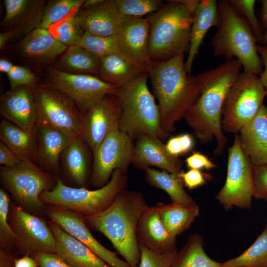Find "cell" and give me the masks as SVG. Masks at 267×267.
Masks as SVG:
<instances>
[{
  "label": "cell",
  "mask_w": 267,
  "mask_h": 267,
  "mask_svg": "<svg viewBox=\"0 0 267 267\" xmlns=\"http://www.w3.org/2000/svg\"><path fill=\"white\" fill-rule=\"evenodd\" d=\"M242 67L236 58L197 75L201 92L184 117L196 137L202 144L216 140L215 155H222L227 138L222 127V111L227 92L240 74Z\"/></svg>",
  "instance_id": "obj_1"
},
{
  "label": "cell",
  "mask_w": 267,
  "mask_h": 267,
  "mask_svg": "<svg viewBox=\"0 0 267 267\" xmlns=\"http://www.w3.org/2000/svg\"><path fill=\"white\" fill-rule=\"evenodd\" d=\"M184 57V54H179L163 62H151L148 72L158 101L162 128L169 134L175 131L176 124L184 118L201 92L197 76L185 70Z\"/></svg>",
  "instance_id": "obj_2"
},
{
  "label": "cell",
  "mask_w": 267,
  "mask_h": 267,
  "mask_svg": "<svg viewBox=\"0 0 267 267\" xmlns=\"http://www.w3.org/2000/svg\"><path fill=\"white\" fill-rule=\"evenodd\" d=\"M147 207L140 192L125 189L105 210L84 218L89 229L106 236L131 267H138L140 255L136 231Z\"/></svg>",
  "instance_id": "obj_3"
},
{
  "label": "cell",
  "mask_w": 267,
  "mask_h": 267,
  "mask_svg": "<svg viewBox=\"0 0 267 267\" xmlns=\"http://www.w3.org/2000/svg\"><path fill=\"white\" fill-rule=\"evenodd\" d=\"M147 72L119 88L115 95L121 108L119 130L133 140L149 136L164 139L159 107L147 85Z\"/></svg>",
  "instance_id": "obj_4"
},
{
  "label": "cell",
  "mask_w": 267,
  "mask_h": 267,
  "mask_svg": "<svg viewBox=\"0 0 267 267\" xmlns=\"http://www.w3.org/2000/svg\"><path fill=\"white\" fill-rule=\"evenodd\" d=\"M218 4L220 23L211 41L214 54L226 61L236 57L241 63L243 72L259 76L263 63L251 28L228 0H221Z\"/></svg>",
  "instance_id": "obj_5"
},
{
  "label": "cell",
  "mask_w": 267,
  "mask_h": 267,
  "mask_svg": "<svg viewBox=\"0 0 267 267\" xmlns=\"http://www.w3.org/2000/svg\"><path fill=\"white\" fill-rule=\"evenodd\" d=\"M147 19L151 62H161L177 54H188L193 16L182 4L176 0H167Z\"/></svg>",
  "instance_id": "obj_6"
},
{
  "label": "cell",
  "mask_w": 267,
  "mask_h": 267,
  "mask_svg": "<svg viewBox=\"0 0 267 267\" xmlns=\"http://www.w3.org/2000/svg\"><path fill=\"white\" fill-rule=\"evenodd\" d=\"M127 171L115 170L107 183L95 190L68 186L60 178H56L54 186L42 193L40 200L45 205L63 208L84 216L94 215L105 210L125 189Z\"/></svg>",
  "instance_id": "obj_7"
},
{
  "label": "cell",
  "mask_w": 267,
  "mask_h": 267,
  "mask_svg": "<svg viewBox=\"0 0 267 267\" xmlns=\"http://www.w3.org/2000/svg\"><path fill=\"white\" fill-rule=\"evenodd\" d=\"M0 179L17 205L41 217L45 214L46 205L40 197L56 184V179L50 174L32 160H24L13 167L1 166Z\"/></svg>",
  "instance_id": "obj_8"
},
{
  "label": "cell",
  "mask_w": 267,
  "mask_h": 267,
  "mask_svg": "<svg viewBox=\"0 0 267 267\" xmlns=\"http://www.w3.org/2000/svg\"><path fill=\"white\" fill-rule=\"evenodd\" d=\"M267 91L259 76L240 73L225 96L222 111L223 132L237 134L257 114Z\"/></svg>",
  "instance_id": "obj_9"
},
{
  "label": "cell",
  "mask_w": 267,
  "mask_h": 267,
  "mask_svg": "<svg viewBox=\"0 0 267 267\" xmlns=\"http://www.w3.org/2000/svg\"><path fill=\"white\" fill-rule=\"evenodd\" d=\"M38 108V122L57 129L71 139H84L83 113L63 92L46 84L33 87Z\"/></svg>",
  "instance_id": "obj_10"
},
{
  "label": "cell",
  "mask_w": 267,
  "mask_h": 267,
  "mask_svg": "<svg viewBox=\"0 0 267 267\" xmlns=\"http://www.w3.org/2000/svg\"><path fill=\"white\" fill-rule=\"evenodd\" d=\"M254 166L243 150L238 134L228 151L225 183L216 196L226 210L233 207L249 209L254 194Z\"/></svg>",
  "instance_id": "obj_11"
},
{
  "label": "cell",
  "mask_w": 267,
  "mask_h": 267,
  "mask_svg": "<svg viewBox=\"0 0 267 267\" xmlns=\"http://www.w3.org/2000/svg\"><path fill=\"white\" fill-rule=\"evenodd\" d=\"M45 84L66 94L83 113L104 96L115 95L119 88L96 76L69 73L54 67L47 68Z\"/></svg>",
  "instance_id": "obj_12"
},
{
  "label": "cell",
  "mask_w": 267,
  "mask_h": 267,
  "mask_svg": "<svg viewBox=\"0 0 267 267\" xmlns=\"http://www.w3.org/2000/svg\"><path fill=\"white\" fill-rule=\"evenodd\" d=\"M8 220L16 237L18 253L32 256L39 252H56L53 234L48 222L43 218L26 211L11 202Z\"/></svg>",
  "instance_id": "obj_13"
},
{
  "label": "cell",
  "mask_w": 267,
  "mask_h": 267,
  "mask_svg": "<svg viewBox=\"0 0 267 267\" xmlns=\"http://www.w3.org/2000/svg\"><path fill=\"white\" fill-rule=\"evenodd\" d=\"M134 146L133 140L120 130L109 133L92 153L91 184L100 188L107 183L115 170H127L132 162Z\"/></svg>",
  "instance_id": "obj_14"
},
{
  "label": "cell",
  "mask_w": 267,
  "mask_h": 267,
  "mask_svg": "<svg viewBox=\"0 0 267 267\" xmlns=\"http://www.w3.org/2000/svg\"><path fill=\"white\" fill-rule=\"evenodd\" d=\"M45 215L49 220L79 240L111 267H131L95 239L87 226L84 216L63 208L46 205Z\"/></svg>",
  "instance_id": "obj_15"
},
{
  "label": "cell",
  "mask_w": 267,
  "mask_h": 267,
  "mask_svg": "<svg viewBox=\"0 0 267 267\" xmlns=\"http://www.w3.org/2000/svg\"><path fill=\"white\" fill-rule=\"evenodd\" d=\"M83 114L84 139L93 153L109 133L119 130L121 106L115 95H108Z\"/></svg>",
  "instance_id": "obj_16"
},
{
  "label": "cell",
  "mask_w": 267,
  "mask_h": 267,
  "mask_svg": "<svg viewBox=\"0 0 267 267\" xmlns=\"http://www.w3.org/2000/svg\"><path fill=\"white\" fill-rule=\"evenodd\" d=\"M67 48L59 42L48 29L39 27L16 43L14 49L22 62L40 67L53 62Z\"/></svg>",
  "instance_id": "obj_17"
},
{
  "label": "cell",
  "mask_w": 267,
  "mask_h": 267,
  "mask_svg": "<svg viewBox=\"0 0 267 267\" xmlns=\"http://www.w3.org/2000/svg\"><path fill=\"white\" fill-rule=\"evenodd\" d=\"M0 114L2 119L34 133L38 115L33 88L20 86L1 95Z\"/></svg>",
  "instance_id": "obj_18"
},
{
  "label": "cell",
  "mask_w": 267,
  "mask_h": 267,
  "mask_svg": "<svg viewBox=\"0 0 267 267\" xmlns=\"http://www.w3.org/2000/svg\"><path fill=\"white\" fill-rule=\"evenodd\" d=\"M46 2L44 0H4L1 32L10 33L12 39H23L40 27Z\"/></svg>",
  "instance_id": "obj_19"
},
{
  "label": "cell",
  "mask_w": 267,
  "mask_h": 267,
  "mask_svg": "<svg viewBox=\"0 0 267 267\" xmlns=\"http://www.w3.org/2000/svg\"><path fill=\"white\" fill-rule=\"evenodd\" d=\"M150 26L147 18L125 16L116 34L119 47L127 57L149 68Z\"/></svg>",
  "instance_id": "obj_20"
},
{
  "label": "cell",
  "mask_w": 267,
  "mask_h": 267,
  "mask_svg": "<svg viewBox=\"0 0 267 267\" xmlns=\"http://www.w3.org/2000/svg\"><path fill=\"white\" fill-rule=\"evenodd\" d=\"M34 133L36 145L33 161L44 170L59 173L61 153L73 139L60 131L39 122Z\"/></svg>",
  "instance_id": "obj_21"
},
{
  "label": "cell",
  "mask_w": 267,
  "mask_h": 267,
  "mask_svg": "<svg viewBox=\"0 0 267 267\" xmlns=\"http://www.w3.org/2000/svg\"><path fill=\"white\" fill-rule=\"evenodd\" d=\"M132 164L140 170L156 167L176 175L182 171L181 160L168 152L161 139L149 136L136 139Z\"/></svg>",
  "instance_id": "obj_22"
},
{
  "label": "cell",
  "mask_w": 267,
  "mask_h": 267,
  "mask_svg": "<svg viewBox=\"0 0 267 267\" xmlns=\"http://www.w3.org/2000/svg\"><path fill=\"white\" fill-rule=\"evenodd\" d=\"M53 234L56 252L72 267H111L85 244L65 231L53 221H48Z\"/></svg>",
  "instance_id": "obj_23"
},
{
  "label": "cell",
  "mask_w": 267,
  "mask_h": 267,
  "mask_svg": "<svg viewBox=\"0 0 267 267\" xmlns=\"http://www.w3.org/2000/svg\"><path fill=\"white\" fill-rule=\"evenodd\" d=\"M238 134L242 148L253 166L267 165V107L263 104Z\"/></svg>",
  "instance_id": "obj_24"
},
{
  "label": "cell",
  "mask_w": 267,
  "mask_h": 267,
  "mask_svg": "<svg viewBox=\"0 0 267 267\" xmlns=\"http://www.w3.org/2000/svg\"><path fill=\"white\" fill-rule=\"evenodd\" d=\"M136 235L138 244L157 253L177 247L176 237L163 224L156 205L147 206L144 210L138 223Z\"/></svg>",
  "instance_id": "obj_25"
},
{
  "label": "cell",
  "mask_w": 267,
  "mask_h": 267,
  "mask_svg": "<svg viewBox=\"0 0 267 267\" xmlns=\"http://www.w3.org/2000/svg\"><path fill=\"white\" fill-rule=\"evenodd\" d=\"M85 32L100 36L115 35L124 16L119 10L115 0H105L97 7L77 13Z\"/></svg>",
  "instance_id": "obj_26"
},
{
  "label": "cell",
  "mask_w": 267,
  "mask_h": 267,
  "mask_svg": "<svg viewBox=\"0 0 267 267\" xmlns=\"http://www.w3.org/2000/svg\"><path fill=\"white\" fill-rule=\"evenodd\" d=\"M220 15L216 0H202L193 17L190 33V47L185 62V68L190 75L194 58L208 30L212 27L218 28Z\"/></svg>",
  "instance_id": "obj_27"
},
{
  "label": "cell",
  "mask_w": 267,
  "mask_h": 267,
  "mask_svg": "<svg viewBox=\"0 0 267 267\" xmlns=\"http://www.w3.org/2000/svg\"><path fill=\"white\" fill-rule=\"evenodd\" d=\"M149 67L122 54H112L100 58L97 77L102 81L121 88L144 73Z\"/></svg>",
  "instance_id": "obj_28"
},
{
  "label": "cell",
  "mask_w": 267,
  "mask_h": 267,
  "mask_svg": "<svg viewBox=\"0 0 267 267\" xmlns=\"http://www.w3.org/2000/svg\"><path fill=\"white\" fill-rule=\"evenodd\" d=\"M89 147L84 138L72 139L62 151L60 160L71 179L84 187L88 178L90 164Z\"/></svg>",
  "instance_id": "obj_29"
},
{
  "label": "cell",
  "mask_w": 267,
  "mask_h": 267,
  "mask_svg": "<svg viewBox=\"0 0 267 267\" xmlns=\"http://www.w3.org/2000/svg\"><path fill=\"white\" fill-rule=\"evenodd\" d=\"M156 206L163 224L175 237L189 228L199 213L195 203L160 202Z\"/></svg>",
  "instance_id": "obj_30"
},
{
  "label": "cell",
  "mask_w": 267,
  "mask_h": 267,
  "mask_svg": "<svg viewBox=\"0 0 267 267\" xmlns=\"http://www.w3.org/2000/svg\"><path fill=\"white\" fill-rule=\"evenodd\" d=\"M0 139L21 160L33 161L36 145L34 133L2 119L0 123Z\"/></svg>",
  "instance_id": "obj_31"
},
{
  "label": "cell",
  "mask_w": 267,
  "mask_h": 267,
  "mask_svg": "<svg viewBox=\"0 0 267 267\" xmlns=\"http://www.w3.org/2000/svg\"><path fill=\"white\" fill-rule=\"evenodd\" d=\"M100 62L98 56L79 45L69 46L54 67L65 72L97 76Z\"/></svg>",
  "instance_id": "obj_32"
},
{
  "label": "cell",
  "mask_w": 267,
  "mask_h": 267,
  "mask_svg": "<svg viewBox=\"0 0 267 267\" xmlns=\"http://www.w3.org/2000/svg\"><path fill=\"white\" fill-rule=\"evenodd\" d=\"M171 267H222V263L211 259L206 254L202 237L194 234L178 252Z\"/></svg>",
  "instance_id": "obj_33"
},
{
  "label": "cell",
  "mask_w": 267,
  "mask_h": 267,
  "mask_svg": "<svg viewBox=\"0 0 267 267\" xmlns=\"http://www.w3.org/2000/svg\"><path fill=\"white\" fill-rule=\"evenodd\" d=\"M145 171L147 182L153 186L164 190L170 196L172 202L195 203L185 191L183 182L178 175L151 168H148Z\"/></svg>",
  "instance_id": "obj_34"
},
{
  "label": "cell",
  "mask_w": 267,
  "mask_h": 267,
  "mask_svg": "<svg viewBox=\"0 0 267 267\" xmlns=\"http://www.w3.org/2000/svg\"><path fill=\"white\" fill-rule=\"evenodd\" d=\"M222 267H267V224L247 250L239 256L222 263Z\"/></svg>",
  "instance_id": "obj_35"
},
{
  "label": "cell",
  "mask_w": 267,
  "mask_h": 267,
  "mask_svg": "<svg viewBox=\"0 0 267 267\" xmlns=\"http://www.w3.org/2000/svg\"><path fill=\"white\" fill-rule=\"evenodd\" d=\"M85 0H51L47 1L41 28L48 29L66 17L78 13Z\"/></svg>",
  "instance_id": "obj_36"
},
{
  "label": "cell",
  "mask_w": 267,
  "mask_h": 267,
  "mask_svg": "<svg viewBox=\"0 0 267 267\" xmlns=\"http://www.w3.org/2000/svg\"><path fill=\"white\" fill-rule=\"evenodd\" d=\"M48 30L59 42L68 47L77 44L85 33L77 13L53 25Z\"/></svg>",
  "instance_id": "obj_37"
},
{
  "label": "cell",
  "mask_w": 267,
  "mask_h": 267,
  "mask_svg": "<svg viewBox=\"0 0 267 267\" xmlns=\"http://www.w3.org/2000/svg\"><path fill=\"white\" fill-rule=\"evenodd\" d=\"M79 45L101 58L112 54L124 55L121 51L116 36H100L85 32Z\"/></svg>",
  "instance_id": "obj_38"
},
{
  "label": "cell",
  "mask_w": 267,
  "mask_h": 267,
  "mask_svg": "<svg viewBox=\"0 0 267 267\" xmlns=\"http://www.w3.org/2000/svg\"><path fill=\"white\" fill-rule=\"evenodd\" d=\"M10 199L7 193L0 189V247L12 254L17 251V241L8 220Z\"/></svg>",
  "instance_id": "obj_39"
},
{
  "label": "cell",
  "mask_w": 267,
  "mask_h": 267,
  "mask_svg": "<svg viewBox=\"0 0 267 267\" xmlns=\"http://www.w3.org/2000/svg\"><path fill=\"white\" fill-rule=\"evenodd\" d=\"M120 13L124 16L142 17L158 11L164 4L162 0H115Z\"/></svg>",
  "instance_id": "obj_40"
},
{
  "label": "cell",
  "mask_w": 267,
  "mask_h": 267,
  "mask_svg": "<svg viewBox=\"0 0 267 267\" xmlns=\"http://www.w3.org/2000/svg\"><path fill=\"white\" fill-rule=\"evenodd\" d=\"M140 262L138 267H171L178 253L177 247L164 253L153 251L139 244Z\"/></svg>",
  "instance_id": "obj_41"
},
{
  "label": "cell",
  "mask_w": 267,
  "mask_h": 267,
  "mask_svg": "<svg viewBox=\"0 0 267 267\" xmlns=\"http://www.w3.org/2000/svg\"><path fill=\"white\" fill-rule=\"evenodd\" d=\"M228 1L235 10L247 22L257 42H260L264 32L260 21L258 20L255 13L256 0H229Z\"/></svg>",
  "instance_id": "obj_42"
},
{
  "label": "cell",
  "mask_w": 267,
  "mask_h": 267,
  "mask_svg": "<svg viewBox=\"0 0 267 267\" xmlns=\"http://www.w3.org/2000/svg\"><path fill=\"white\" fill-rule=\"evenodd\" d=\"M7 76L10 89L22 86L34 87L38 84L36 75L26 66L14 65Z\"/></svg>",
  "instance_id": "obj_43"
},
{
  "label": "cell",
  "mask_w": 267,
  "mask_h": 267,
  "mask_svg": "<svg viewBox=\"0 0 267 267\" xmlns=\"http://www.w3.org/2000/svg\"><path fill=\"white\" fill-rule=\"evenodd\" d=\"M253 178V197L264 199L267 197V165L254 166Z\"/></svg>",
  "instance_id": "obj_44"
},
{
  "label": "cell",
  "mask_w": 267,
  "mask_h": 267,
  "mask_svg": "<svg viewBox=\"0 0 267 267\" xmlns=\"http://www.w3.org/2000/svg\"><path fill=\"white\" fill-rule=\"evenodd\" d=\"M31 256L40 267H72L55 253L39 252Z\"/></svg>",
  "instance_id": "obj_45"
},
{
  "label": "cell",
  "mask_w": 267,
  "mask_h": 267,
  "mask_svg": "<svg viewBox=\"0 0 267 267\" xmlns=\"http://www.w3.org/2000/svg\"><path fill=\"white\" fill-rule=\"evenodd\" d=\"M178 176L181 178L184 185L190 190L204 185L206 181L204 174L196 169H190L187 172L182 171Z\"/></svg>",
  "instance_id": "obj_46"
},
{
  "label": "cell",
  "mask_w": 267,
  "mask_h": 267,
  "mask_svg": "<svg viewBox=\"0 0 267 267\" xmlns=\"http://www.w3.org/2000/svg\"><path fill=\"white\" fill-rule=\"evenodd\" d=\"M185 162L187 168L190 169L211 170L217 167L206 156L199 152H194L185 159Z\"/></svg>",
  "instance_id": "obj_47"
},
{
  "label": "cell",
  "mask_w": 267,
  "mask_h": 267,
  "mask_svg": "<svg viewBox=\"0 0 267 267\" xmlns=\"http://www.w3.org/2000/svg\"><path fill=\"white\" fill-rule=\"evenodd\" d=\"M21 160L9 148L0 141V164L6 167H13L19 164Z\"/></svg>",
  "instance_id": "obj_48"
},
{
  "label": "cell",
  "mask_w": 267,
  "mask_h": 267,
  "mask_svg": "<svg viewBox=\"0 0 267 267\" xmlns=\"http://www.w3.org/2000/svg\"><path fill=\"white\" fill-rule=\"evenodd\" d=\"M257 49L264 66V69L259 78L267 93V44H257Z\"/></svg>",
  "instance_id": "obj_49"
},
{
  "label": "cell",
  "mask_w": 267,
  "mask_h": 267,
  "mask_svg": "<svg viewBox=\"0 0 267 267\" xmlns=\"http://www.w3.org/2000/svg\"><path fill=\"white\" fill-rule=\"evenodd\" d=\"M165 145L168 152L172 156L178 157L179 155L182 154L178 135L171 137Z\"/></svg>",
  "instance_id": "obj_50"
},
{
  "label": "cell",
  "mask_w": 267,
  "mask_h": 267,
  "mask_svg": "<svg viewBox=\"0 0 267 267\" xmlns=\"http://www.w3.org/2000/svg\"><path fill=\"white\" fill-rule=\"evenodd\" d=\"M37 261L31 256L24 255L19 259H15L14 267H39Z\"/></svg>",
  "instance_id": "obj_51"
},
{
  "label": "cell",
  "mask_w": 267,
  "mask_h": 267,
  "mask_svg": "<svg viewBox=\"0 0 267 267\" xmlns=\"http://www.w3.org/2000/svg\"><path fill=\"white\" fill-rule=\"evenodd\" d=\"M15 259L12 253L0 249V267H14Z\"/></svg>",
  "instance_id": "obj_52"
},
{
  "label": "cell",
  "mask_w": 267,
  "mask_h": 267,
  "mask_svg": "<svg viewBox=\"0 0 267 267\" xmlns=\"http://www.w3.org/2000/svg\"><path fill=\"white\" fill-rule=\"evenodd\" d=\"M181 145L182 154L190 151L193 147L194 141L192 136L189 134H183L178 135Z\"/></svg>",
  "instance_id": "obj_53"
},
{
  "label": "cell",
  "mask_w": 267,
  "mask_h": 267,
  "mask_svg": "<svg viewBox=\"0 0 267 267\" xmlns=\"http://www.w3.org/2000/svg\"><path fill=\"white\" fill-rule=\"evenodd\" d=\"M182 4L188 12L193 17L200 4V0H176Z\"/></svg>",
  "instance_id": "obj_54"
},
{
  "label": "cell",
  "mask_w": 267,
  "mask_h": 267,
  "mask_svg": "<svg viewBox=\"0 0 267 267\" xmlns=\"http://www.w3.org/2000/svg\"><path fill=\"white\" fill-rule=\"evenodd\" d=\"M261 25L263 32L267 30V0H262Z\"/></svg>",
  "instance_id": "obj_55"
},
{
  "label": "cell",
  "mask_w": 267,
  "mask_h": 267,
  "mask_svg": "<svg viewBox=\"0 0 267 267\" xmlns=\"http://www.w3.org/2000/svg\"><path fill=\"white\" fill-rule=\"evenodd\" d=\"M105 0H86L83 4L81 11H88L94 9L101 5Z\"/></svg>",
  "instance_id": "obj_56"
},
{
  "label": "cell",
  "mask_w": 267,
  "mask_h": 267,
  "mask_svg": "<svg viewBox=\"0 0 267 267\" xmlns=\"http://www.w3.org/2000/svg\"><path fill=\"white\" fill-rule=\"evenodd\" d=\"M14 65L9 60L0 58V71L1 73L8 74L12 70Z\"/></svg>",
  "instance_id": "obj_57"
},
{
  "label": "cell",
  "mask_w": 267,
  "mask_h": 267,
  "mask_svg": "<svg viewBox=\"0 0 267 267\" xmlns=\"http://www.w3.org/2000/svg\"><path fill=\"white\" fill-rule=\"evenodd\" d=\"M12 39V35L8 32H1L0 33V49L3 50L6 44Z\"/></svg>",
  "instance_id": "obj_58"
},
{
  "label": "cell",
  "mask_w": 267,
  "mask_h": 267,
  "mask_svg": "<svg viewBox=\"0 0 267 267\" xmlns=\"http://www.w3.org/2000/svg\"><path fill=\"white\" fill-rule=\"evenodd\" d=\"M260 43L263 44H267V30L263 33Z\"/></svg>",
  "instance_id": "obj_59"
},
{
  "label": "cell",
  "mask_w": 267,
  "mask_h": 267,
  "mask_svg": "<svg viewBox=\"0 0 267 267\" xmlns=\"http://www.w3.org/2000/svg\"><path fill=\"white\" fill-rule=\"evenodd\" d=\"M264 199L267 202V197H266Z\"/></svg>",
  "instance_id": "obj_60"
}]
</instances>
